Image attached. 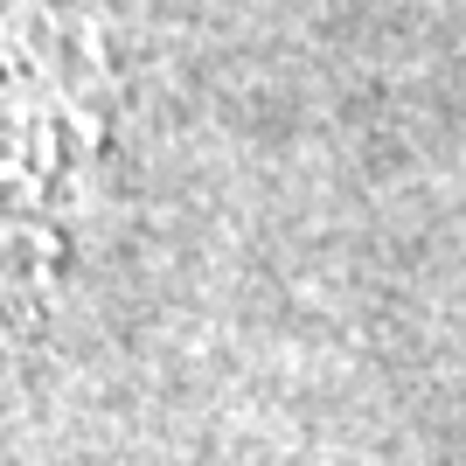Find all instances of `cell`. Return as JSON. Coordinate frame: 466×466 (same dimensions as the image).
Listing matches in <instances>:
<instances>
[{
  "label": "cell",
  "mask_w": 466,
  "mask_h": 466,
  "mask_svg": "<svg viewBox=\"0 0 466 466\" xmlns=\"http://www.w3.org/2000/svg\"><path fill=\"white\" fill-rule=\"evenodd\" d=\"M118 91L97 0H0V334L42 341L84 251Z\"/></svg>",
  "instance_id": "obj_1"
}]
</instances>
